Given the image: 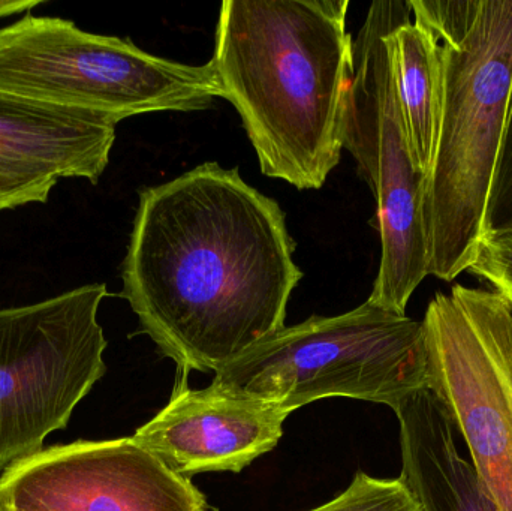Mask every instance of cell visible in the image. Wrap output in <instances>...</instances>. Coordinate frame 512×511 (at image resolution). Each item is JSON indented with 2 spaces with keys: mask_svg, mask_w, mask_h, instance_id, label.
Wrapping results in <instances>:
<instances>
[{
  "mask_svg": "<svg viewBox=\"0 0 512 511\" xmlns=\"http://www.w3.org/2000/svg\"><path fill=\"white\" fill-rule=\"evenodd\" d=\"M403 0L370 5L354 39V74L348 90L343 149L372 189L381 264L370 302L406 314L418 285L429 276L423 203L426 176L412 158L397 96L388 35L411 21Z\"/></svg>",
  "mask_w": 512,
  "mask_h": 511,
  "instance_id": "cell-6",
  "label": "cell"
},
{
  "mask_svg": "<svg viewBox=\"0 0 512 511\" xmlns=\"http://www.w3.org/2000/svg\"><path fill=\"white\" fill-rule=\"evenodd\" d=\"M107 296V285L90 284L0 309V476L42 452L104 377L98 312Z\"/></svg>",
  "mask_w": 512,
  "mask_h": 511,
  "instance_id": "cell-7",
  "label": "cell"
},
{
  "mask_svg": "<svg viewBox=\"0 0 512 511\" xmlns=\"http://www.w3.org/2000/svg\"><path fill=\"white\" fill-rule=\"evenodd\" d=\"M402 476L423 511H498L474 465L457 449L454 426L429 389L394 410Z\"/></svg>",
  "mask_w": 512,
  "mask_h": 511,
  "instance_id": "cell-12",
  "label": "cell"
},
{
  "mask_svg": "<svg viewBox=\"0 0 512 511\" xmlns=\"http://www.w3.org/2000/svg\"><path fill=\"white\" fill-rule=\"evenodd\" d=\"M294 252L279 203L206 162L140 192L120 296L186 383L285 327Z\"/></svg>",
  "mask_w": 512,
  "mask_h": 511,
  "instance_id": "cell-1",
  "label": "cell"
},
{
  "mask_svg": "<svg viewBox=\"0 0 512 511\" xmlns=\"http://www.w3.org/2000/svg\"><path fill=\"white\" fill-rule=\"evenodd\" d=\"M468 272L495 288L512 308V230H492L483 237Z\"/></svg>",
  "mask_w": 512,
  "mask_h": 511,
  "instance_id": "cell-15",
  "label": "cell"
},
{
  "mask_svg": "<svg viewBox=\"0 0 512 511\" xmlns=\"http://www.w3.org/2000/svg\"><path fill=\"white\" fill-rule=\"evenodd\" d=\"M309 511H423L400 479H375L357 473L349 488L324 506Z\"/></svg>",
  "mask_w": 512,
  "mask_h": 511,
  "instance_id": "cell-14",
  "label": "cell"
},
{
  "mask_svg": "<svg viewBox=\"0 0 512 511\" xmlns=\"http://www.w3.org/2000/svg\"><path fill=\"white\" fill-rule=\"evenodd\" d=\"M288 416L273 405L212 386L191 390L179 383L167 407L132 438L188 479L240 473L277 446Z\"/></svg>",
  "mask_w": 512,
  "mask_h": 511,
  "instance_id": "cell-11",
  "label": "cell"
},
{
  "mask_svg": "<svg viewBox=\"0 0 512 511\" xmlns=\"http://www.w3.org/2000/svg\"><path fill=\"white\" fill-rule=\"evenodd\" d=\"M348 0H224L210 65L262 174L319 189L339 165L354 39Z\"/></svg>",
  "mask_w": 512,
  "mask_h": 511,
  "instance_id": "cell-2",
  "label": "cell"
},
{
  "mask_svg": "<svg viewBox=\"0 0 512 511\" xmlns=\"http://www.w3.org/2000/svg\"><path fill=\"white\" fill-rule=\"evenodd\" d=\"M0 92L119 122L156 111L207 110L224 98L210 62L164 59L129 39L30 14L0 29Z\"/></svg>",
  "mask_w": 512,
  "mask_h": 511,
  "instance_id": "cell-5",
  "label": "cell"
},
{
  "mask_svg": "<svg viewBox=\"0 0 512 511\" xmlns=\"http://www.w3.org/2000/svg\"><path fill=\"white\" fill-rule=\"evenodd\" d=\"M41 3V0H18V2L0 0V18L29 12L30 9L36 8V6L41 5Z\"/></svg>",
  "mask_w": 512,
  "mask_h": 511,
  "instance_id": "cell-17",
  "label": "cell"
},
{
  "mask_svg": "<svg viewBox=\"0 0 512 511\" xmlns=\"http://www.w3.org/2000/svg\"><path fill=\"white\" fill-rule=\"evenodd\" d=\"M0 210H6L5 206H3L2 201H0Z\"/></svg>",
  "mask_w": 512,
  "mask_h": 511,
  "instance_id": "cell-18",
  "label": "cell"
},
{
  "mask_svg": "<svg viewBox=\"0 0 512 511\" xmlns=\"http://www.w3.org/2000/svg\"><path fill=\"white\" fill-rule=\"evenodd\" d=\"M512 230V99L490 206V231Z\"/></svg>",
  "mask_w": 512,
  "mask_h": 511,
  "instance_id": "cell-16",
  "label": "cell"
},
{
  "mask_svg": "<svg viewBox=\"0 0 512 511\" xmlns=\"http://www.w3.org/2000/svg\"><path fill=\"white\" fill-rule=\"evenodd\" d=\"M429 390L471 452L498 511H512V314L495 291L456 285L424 315Z\"/></svg>",
  "mask_w": 512,
  "mask_h": 511,
  "instance_id": "cell-8",
  "label": "cell"
},
{
  "mask_svg": "<svg viewBox=\"0 0 512 511\" xmlns=\"http://www.w3.org/2000/svg\"><path fill=\"white\" fill-rule=\"evenodd\" d=\"M387 41L412 158L427 179L435 159L444 105L441 45L412 21L396 27Z\"/></svg>",
  "mask_w": 512,
  "mask_h": 511,
  "instance_id": "cell-13",
  "label": "cell"
},
{
  "mask_svg": "<svg viewBox=\"0 0 512 511\" xmlns=\"http://www.w3.org/2000/svg\"><path fill=\"white\" fill-rule=\"evenodd\" d=\"M439 45L444 105L423 216L429 276L451 282L490 231L512 99V0H480L471 26Z\"/></svg>",
  "mask_w": 512,
  "mask_h": 511,
  "instance_id": "cell-3",
  "label": "cell"
},
{
  "mask_svg": "<svg viewBox=\"0 0 512 511\" xmlns=\"http://www.w3.org/2000/svg\"><path fill=\"white\" fill-rule=\"evenodd\" d=\"M213 389L291 414L325 398L396 410L429 389L423 323L376 303L283 327L215 372Z\"/></svg>",
  "mask_w": 512,
  "mask_h": 511,
  "instance_id": "cell-4",
  "label": "cell"
},
{
  "mask_svg": "<svg viewBox=\"0 0 512 511\" xmlns=\"http://www.w3.org/2000/svg\"><path fill=\"white\" fill-rule=\"evenodd\" d=\"M511 314H512V308H511Z\"/></svg>",
  "mask_w": 512,
  "mask_h": 511,
  "instance_id": "cell-19",
  "label": "cell"
},
{
  "mask_svg": "<svg viewBox=\"0 0 512 511\" xmlns=\"http://www.w3.org/2000/svg\"><path fill=\"white\" fill-rule=\"evenodd\" d=\"M119 120L0 92V201L5 209L47 203L62 179L96 185Z\"/></svg>",
  "mask_w": 512,
  "mask_h": 511,
  "instance_id": "cell-10",
  "label": "cell"
},
{
  "mask_svg": "<svg viewBox=\"0 0 512 511\" xmlns=\"http://www.w3.org/2000/svg\"><path fill=\"white\" fill-rule=\"evenodd\" d=\"M0 511H210L188 477L132 437L75 441L0 476Z\"/></svg>",
  "mask_w": 512,
  "mask_h": 511,
  "instance_id": "cell-9",
  "label": "cell"
}]
</instances>
